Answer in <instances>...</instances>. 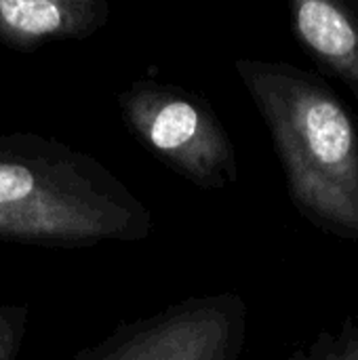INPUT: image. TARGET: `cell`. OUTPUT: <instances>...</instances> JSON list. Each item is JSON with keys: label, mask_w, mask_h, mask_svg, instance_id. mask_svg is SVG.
I'll use <instances>...</instances> for the list:
<instances>
[{"label": "cell", "mask_w": 358, "mask_h": 360, "mask_svg": "<svg viewBox=\"0 0 358 360\" xmlns=\"http://www.w3.org/2000/svg\"><path fill=\"white\" fill-rule=\"evenodd\" d=\"M283 167L289 198L314 228L358 240V124L314 72L264 59L234 63Z\"/></svg>", "instance_id": "6da1fadb"}, {"label": "cell", "mask_w": 358, "mask_h": 360, "mask_svg": "<svg viewBox=\"0 0 358 360\" xmlns=\"http://www.w3.org/2000/svg\"><path fill=\"white\" fill-rule=\"evenodd\" d=\"M148 207L95 158L40 137H0V238L49 247L143 240Z\"/></svg>", "instance_id": "7a4b0ae2"}, {"label": "cell", "mask_w": 358, "mask_h": 360, "mask_svg": "<svg viewBox=\"0 0 358 360\" xmlns=\"http://www.w3.org/2000/svg\"><path fill=\"white\" fill-rule=\"evenodd\" d=\"M127 129L173 173L200 190H226L238 179V158L222 118L196 91L137 80L118 97Z\"/></svg>", "instance_id": "3957f363"}, {"label": "cell", "mask_w": 358, "mask_h": 360, "mask_svg": "<svg viewBox=\"0 0 358 360\" xmlns=\"http://www.w3.org/2000/svg\"><path fill=\"white\" fill-rule=\"evenodd\" d=\"M245 338L247 304L226 291L188 297L122 323L76 360H241Z\"/></svg>", "instance_id": "277c9868"}, {"label": "cell", "mask_w": 358, "mask_h": 360, "mask_svg": "<svg viewBox=\"0 0 358 360\" xmlns=\"http://www.w3.org/2000/svg\"><path fill=\"white\" fill-rule=\"evenodd\" d=\"M291 30L319 68L358 99V0H293Z\"/></svg>", "instance_id": "5b68a950"}, {"label": "cell", "mask_w": 358, "mask_h": 360, "mask_svg": "<svg viewBox=\"0 0 358 360\" xmlns=\"http://www.w3.org/2000/svg\"><path fill=\"white\" fill-rule=\"evenodd\" d=\"M108 17L106 0H0V42L34 51L53 40L87 38Z\"/></svg>", "instance_id": "8992f818"}, {"label": "cell", "mask_w": 358, "mask_h": 360, "mask_svg": "<svg viewBox=\"0 0 358 360\" xmlns=\"http://www.w3.org/2000/svg\"><path fill=\"white\" fill-rule=\"evenodd\" d=\"M291 360H358V319L344 321L333 331H321L312 344L293 352Z\"/></svg>", "instance_id": "52a82bcc"}, {"label": "cell", "mask_w": 358, "mask_h": 360, "mask_svg": "<svg viewBox=\"0 0 358 360\" xmlns=\"http://www.w3.org/2000/svg\"><path fill=\"white\" fill-rule=\"evenodd\" d=\"M17 335L11 329L8 319H0V360H11L15 346H17Z\"/></svg>", "instance_id": "ba28073f"}]
</instances>
